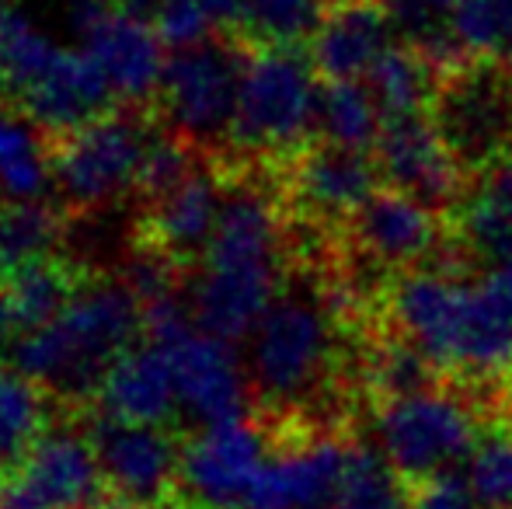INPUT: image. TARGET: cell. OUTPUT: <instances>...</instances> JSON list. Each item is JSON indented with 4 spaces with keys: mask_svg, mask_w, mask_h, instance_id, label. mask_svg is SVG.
Here are the masks:
<instances>
[{
    "mask_svg": "<svg viewBox=\"0 0 512 509\" xmlns=\"http://www.w3.org/2000/svg\"><path fill=\"white\" fill-rule=\"evenodd\" d=\"M380 126H384V116H380L366 81H321V88H317L314 140L373 150Z\"/></svg>",
    "mask_w": 512,
    "mask_h": 509,
    "instance_id": "30",
    "label": "cell"
},
{
    "mask_svg": "<svg viewBox=\"0 0 512 509\" xmlns=\"http://www.w3.org/2000/svg\"><path fill=\"white\" fill-rule=\"evenodd\" d=\"M171 356L178 387V408L196 429L223 419L248 415V370L234 356V342L206 332L192 321V314H178L171 321L147 328Z\"/></svg>",
    "mask_w": 512,
    "mask_h": 509,
    "instance_id": "10",
    "label": "cell"
},
{
    "mask_svg": "<svg viewBox=\"0 0 512 509\" xmlns=\"http://www.w3.org/2000/svg\"><path fill=\"white\" fill-rule=\"evenodd\" d=\"M276 429V447L258 471L248 509H331L352 440L314 422Z\"/></svg>",
    "mask_w": 512,
    "mask_h": 509,
    "instance_id": "11",
    "label": "cell"
},
{
    "mask_svg": "<svg viewBox=\"0 0 512 509\" xmlns=\"http://www.w3.org/2000/svg\"><path fill=\"white\" fill-rule=\"evenodd\" d=\"M88 265L77 262L74 255H49L42 262H32L28 269L14 272L0 290L7 297V311H11L14 332L25 335L32 328L53 321L70 300L77 297L84 283H88Z\"/></svg>",
    "mask_w": 512,
    "mask_h": 509,
    "instance_id": "22",
    "label": "cell"
},
{
    "mask_svg": "<svg viewBox=\"0 0 512 509\" xmlns=\"http://www.w3.org/2000/svg\"><path fill=\"white\" fill-rule=\"evenodd\" d=\"M279 192L293 224L335 238L352 213L384 185L373 150L314 140L276 168Z\"/></svg>",
    "mask_w": 512,
    "mask_h": 509,
    "instance_id": "7",
    "label": "cell"
},
{
    "mask_svg": "<svg viewBox=\"0 0 512 509\" xmlns=\"http://www.w3.org/2000/svg\"><path fill=\"white\" fill-rule=\"evenodd\" d=\"M457 32L471 60L512 67V0H457Z\"/></svg>",
    "mask_w": 512,
    "mask_h": 509,
    "instance_id": "31",
    "label": "cell"
},
{
    "mask_svg": "<svg viewBox=\"0 0 512 509\" xmlns=\"http://www.w3.org/2000/svg\"><path fill=\"white\" fill-rule=\"evenodd\" d=\"M251 42L244 35L213 32L203 42L168 49L154 112L182 143L206 161H223L230 150V129L237 116L244 67Z\"/></svg>",
    "mask_w": 512,
    "mask_h": 509,
    "instance_id": "3",
    "label": "cell"
},
{
    "mask_svg": "<svg viewBox=\"0 0 512 509\" xmlns=\"http://www.w3.org/2000/svg\"><path fill=\"white\" fill-rule=\"evenodd\" d=\"M150 25L157 28L164 46L182 49L192 46V42H203L206 35H213L216 21L209 18L203 0H157V11Z\"/></svg>",
    "mask_w": 512,
    "mask_h": 509,
    "instance_id": "32",
    "label": "cell"
},
{
    "mask_svg": "<svg viewBox=\"0 0 512 509\" xmlns=\"http://www.w3.org/2000/svg\"><path fill=\"white\" fill-rule=\"evenodd\" d=\"M512 258V161L488 164L471 178L450 213V262L499 265Z\"/></svg>",
    "mask_w": 512,
    "mask_h": 509,
    "instance_id": "19",
    "label": "cell"
},
{
    "mask_svg": "<svg viewBox=\"0 0 512 509\" xmlns=\"http://www.w3.org/2000/svg\"><path fill=\"white\" fill-rule=\"evenodd\" d=\"M63 46L21 7H4L0 21V98L18 102L60 56Z\"/></svg>",
    "mask_w": 512,
    "mask_h": 509,
    "instance_id": "28",
    "label": "cell"
},
{
    "mask_svg": "<svg viewBox=\"0 0 512 509\" xmlns=\"http://www.w3.org/2000/svg\"><path fill=\"white\" fill-rule=\"evenodd\" d=\"M21 112L39 123L49 136H67L74 129L95 123L108 112L122 109L112 84L88 49H60L53 67L18 98Z\"/></svg>",
    "mask_w": 512,
    "mask_h": 509,
    "instance_id": "17",
    "label": "cell"
},
{
    "mask_svg": "<svg viewBox=\"0 0 512 509\" xmlns=\"http://www.w3.org/2000/svg\"><path fill=\"white\" fill-rule=\"evenodd\" d=\"M405 192L380 185L352 220L335 234L338 258L373 272H405L418 265L450 262V220Z\"/></svg>",
    "mask_w": 512,
    "mask_h": 509,
    "instance_id": "8",
    "label": "cell"
},
{
    "mask_svg": "<svg viewBox=\"0 0 512 509\" xmlns=\"http://www.w3.org/2000/svg\"><path fill=\"white\" fill-rule=\"evenodd\" d=\"M95 405L98 412L115 415V419L171 426L182 415V408H178V387L168 349L150 335H143L108 370L95 394Z\"/></svg>",
    "mask_w": 512,
    "mask_h": 509,
    "instance_id": "20",
    "label": "cell"
},
{
    "mask_svg": "<svg viewBox=\"0 0 512 509\" xmlns=\"http://www.w3.org/2000/svg\"><path fill=\"white\" fill-rule=\"evenodd\" d=\"M53 394L25 370L0 367V478L11 475L49 433Z\"/></svg>",
    "mask_w": 512,
    "mask_h": 509,
    "instance_id": "25",
    "label": "cell"
},
{
    "mask_svg": "<svg viewBox=\"0 0 512 509\" xmlns=\"http://www.w3.org/2000/svg\"><path fill=\"white\" fill-rule=\"evenodd\" d=\"M67 241V217L46 199H0V286Z\"/></svg>",
    "mask_w": 512,
    "mask_h": 509,
    "instance_id": "24",
    "label": "cell"
},
{
    "mask_svg": "<svg viewBox=\"0 0 512 509\" xmlns=\"http://www.w3.org/2000/svg\"><path fill=\"white\" fill-rule=\"evenodd\" d=\"M209 18L216 21V28H230L237 32L241 28V18H244V0H203Z\"/></svg>",
    "mask_w": 512,
    "mask_h": 509,
    "instance_id": "35",
    "label": "cell"
},
{
    "mask_svg": "<svg viewBox=\"0 0 512 509\" xmlns=\"http://www.w3.org/2000/svg\"><path fill=\"white\" fill-rule=\"evenodd\" d=\"M481 408L457 387L439 384L377 405L380 450L408 482H425L453 471L471 457L485 426Z\"/></svg>",
    "mask_w": 512,
    "mask_h": 509,
    "instance_id": "5",
    "label": "cell"
},
{
    "mask_svg": "<svg viewBox=\"0 0 512 509\" xmlns=\"http://www.w3.org/2000/svg\"><path fill=\"white\" fill-rule=\"evenodd\" d=\"M398 42L380 0H331L310 35V63L321 81H363Z\"/></svg>",
    "mask_w": 512,
    "mask_h": 509,
    "instance_id": "18",
    "label": "cell"
},
{
    "mask_svg": "<svg viewBox=\"0 0 512 509\" xmlns=\"http://www.w3.org/2000/svg\"><path fill=\"white\" fill-rule=\"evenodd\" d=\"M11 335H14V321H11V311H7V297L0 290V367H4V353L11 346Z\"/></svg>",
    "mask_w": 512,
    "mask_h": 509,
    "instance_id": "36",
    "label": "cell"
},
{
    "mask_svg": "<svg viewBox=\"0 0 512 509\" xmlns=\"http://www.w3.org/2000/svg\"><path fill=\"white\" fill-rule=\"evenodd\" d=\"M411 509H478L471 485L457 471H446V475L425 478L411 492Z\"/></svg>",
    "mask_w": 512,
    "mask_h": 509,
    "instance_id": "33",
    "label": "cell"
},
{
    "mask_svg": "<svg viewBox=\"0 0 512 509\" xmlns=\"http://www.w3.org/2000/svg\"><path fill=\"white\" fill-rule=\"evenodd\" d=\"M147 335L143 300L119 272L91 276L53 321L14 339V367L63 408L91 405L122 353Z\"/></svg>",
    "mask_w": 512,
    "mask_h": 509,
    "instance_id": "1",
    "label": "cell"
},
{
    "mask_svg": "<svg viewBox=\"0 0 512 509\" xmlns=\"http://www.w3.org/2000/svg\"><path fill=\"white\" fill-rule=\"evenodd\" d=\"M506 157H509V161H512V147H509V154H506Z\"/></svg>",
    "mask_w": 512,
    "mask_h": 509,
    "instance_id": "38",
    "label": "cell"
},
{
    "mask_svg": "<svg viewBox=\"0 0 512 509\" xmlns=\"http://www.w3.org/2000/svg\"><path fill=\"white\" fill-rule=\"evenodd\" d=\"M171 509H178V506H171Z\"/></svg>",
    "mask_w": 512,
    "mask_h": 509,
    "instance_id": "39",
    "label": "cell"
},
{
    "mask_svg": "<svg viewBox=\"0 0 512 509\" xmlns=\"http://www.w3.org/2000/svg\"><path fill=\"white\" fill-rule=\"evenodd\" d=\"M0 102H4V98H0Z\"/></svg>",
    "mask_w": 512,
    "mask_h": 509,
    "instance_id": "40",
    "label": "cell"
},
{
    "mask_svg": "<svg viewBox=\"0 0 512 509\" xmlns=\"http://www.w3.org/2000/svg\"><path fill=\"white\" fill-rule=\"evenodd\" d=\"M223 199H227V171L220 161L203 157L175 189L140 206L133 241L164 255L182 272H196L220 224Z\"/></svg>",
    "mask_w": 512,
    "mask_h": 509,
    "instance_id": "15",
    "label": "cell"
},
{
    "mask_svg": "<svg viewBox=\"0 0 512 509\" xmlns=\"http://www.w3.org/2000/svg\"><path fill=\"white\" fill-rule=\"evenodd\" d=\"M0 21H4V4H0Z\"/></svg>",
    "mask_w": 512,
    "mask_h": 509,
    "instance_id": "37",
    "label": "cell"
},
{
    "mask_svg": "<svg viewBox=\"0 0 512 509\" xmlns=\"http://www.w3.org/2000/svg\"><path fill=\"white\" fill-rule=\"evenodd\" d=\"M331 509H411V482L380 447L352 440Z\"/></svg>",
    "mask_w": 512,
    "mask_h": 509,
    "instance_id": "29",
    "label": "cell"
},
{
    "mask_svg": "<svg viewBox=\"0 0 512 509\" xmlns=\"http://www.w3.org/2000/svg\"><path fill=\"white\" fill-rule=\"evenodd\" d=\"M439 70L425 60L422 53H415L405 42H394L373 70L363 77L366 88H370L373 102H377L380 116L398 119L411 116V112H429L436 102L439 91Z\"/></svg>",
    "mask_w": 512,
    "mask_h": 509,
    "instance_id": "27",
    "label": "cell"
},
{
    "mask_svg": "<svg viewBox=\"0 0 512 509\" xmlns=\"http://www.w3.org/2000/svg\"><path fill=\"white\" fill-rule=\"evenodd\" d=\"M115 4H119V0H60L63 18H67V25L74 28V35H81V39L95 21H102L108 11H115Z\"/></svg>",
    "mask_w": 512,
    "mask_h": 509,
    "instance_id": "34",
    "label": "cell"
},
{
    "mask_svg": "<svg viewBox=\"0 0 512 509\" xmlns=\"http://www.w3.org/2000/svg\"><path fill=\"white\" fill-rule=\"evenodd\" d=\"M53 185V136L18 105L0 102V199H46Z\"/></svg>",
    "mask_w": 512,
    "mask_h": 509,
    "instance_id": "23",
    "label": "cell"
},
{
    "mask_svg": "<svg viewBox=\"0 0 512 509\" xmlns=\"http://www.w3.org/2000/svg\"><path fill=\"white\" fill-rule=\"evenodd\" d=\"M157 126L154 109L122 105L74 133L53 136V189L70 217L112 210L136 196Z\"/></svg>",
    "mask_w": 512,
    "mask_h": 509,
    "instance_id": "4",
    "label": "cell"
},
{
    "mask_svg": "<svg viewBox=\"0 0 512 509\" xmlns=\"http://www.w3.org/2000/svg\"><path fill=\"white\" fill-rule=\"evenodd\" d=\"M108 489L88 429H49L32 454L0 478V509H105Z\"/></svg>",
    "mask_w": 512,
    "mask_h": 509,
    "instance_id": "13",
    "label": "cell"
},
{
    "mask_svg": "<svg viewBox=\"0 0 512 509\" xmlns=\"http://www.w3.org/2000/svg\"><path fill=\"white\" fill-rule=\"evenodd\" d=\"M314 63L300 46H255L244 67L230 150L223 168H279L314 143Z\"/></svg>",
    "mask_w": 512,
    "mask_h": 509,
    "instance_id": "2",
    "label": "cell"
},
{
    "mask_svg": "<svg viewBox=\"0 0 512 509\" xmlns=\"http://www.w3.org/2000/svg\"><path fill=\"white\" fill-rule=\"evenodd\" d=\"M272 433L262 419H223L182 447V492L196 509H248L255 478L269 461Z\"/></svg>",
    "mask_w": 512,
    "mask_h": 509,
    "instance_id": "12",
    "label": "cell"
},
{
    "mask_svg": "<svg viewBox=\"0 0 512 509\" xmlns=\"http://www.w3.org/2000/svg\"><path fill=\"white\" fill-rule=\"evenodd\" d=\"M84 49L102 67L119 105H129V109L154 105L164 63H168V46L150 21L115 7L84 32Z\"/></svg>",
    "mask_w": 512,
    "mask_h": 509,
    "instance_id": "16",
    "label": "cell"
},
{
    "mask_svg": "<svg viewBox=\"0 0 512 509\" xmlns=\"http://www.w3.org/2000/svg\"><path fill=\"white\" fill-rule=\"evenodd\" d=\"M88 440L102 464L112 509H171L182 492V447L168 426L98 412Z\"/></svg>",
    "mask_w": 512,
    "mask_h": 509,
    "instance_id": "9",
    "label": "cell"
},
{
    "mask_svg": "<svg viewBox=\"0 0 512 509\" xmlns=\"http://www.w3.org/2000/svg\"><path fill=\"white\" fill-rule=\"evenodd\" d=\"M432 119L471 178L502 161L512 147V67L467 60L446 70Z\"/></svg>",
    "mask_w": 512,
    "mask_h": 509,
    "instance_id": "6",
    "label": "cell"
},
{
    "mask_svg": "<svg viewBox=\"0 0 512 509\" xmlns=\"http://www.w3.org/2000/svg\"><path fill=\"white\" fill-rule=\"evenodd\" d=\"M380 4L391 18L398 42L422 53L439 74L471 60L457 32V0H380Z\"/></svg>",
    "mask_w": 512,
    "mask_h": 509,
    "instance_id": "26",
    "label": "cell"
},
{
    "mask_svg": "<svg viewBox=\"0 0 512 509\" xmlns=\"http://www.w3.org/2000/svg\"><path fill=\"white\" fill-rule=\"evenodd\" d=\"M286 272L196 269L185 286L192 321L227 342H244L283 286Z\"/></svg>",
    "mask_w": 512,
    "mask_h": 509,
    "instance_id": "21",
    "label": "cell"
},
{
    "mask_svg": "<svg viewBox=\"0 0 512 509\" xmlns=\"http://www.w3.org/2000/svg\"><path fill=\"white\" fill-rule=\"evenodd\" d=\"M373 154H377L384 185L432 206L436 213H446V217L457 210L471 185L467 168L457 161L446 136L439 133L432 109L384 119Z\"/></svg>",
    "mask_w": 512,
    "mask_h": 509,
    "instance_id": "14",
    "label": "cell"
}]
</instances>
